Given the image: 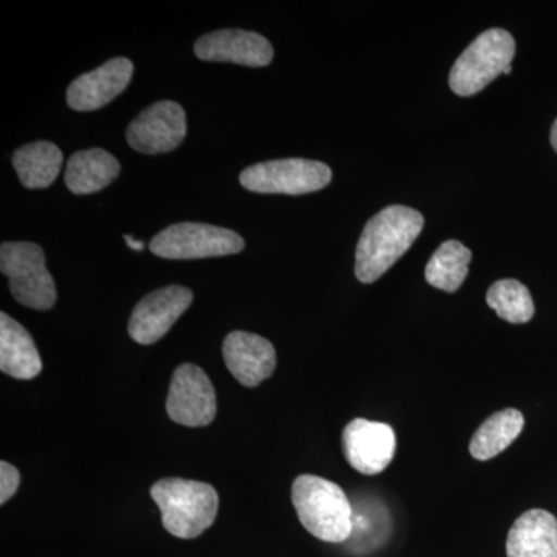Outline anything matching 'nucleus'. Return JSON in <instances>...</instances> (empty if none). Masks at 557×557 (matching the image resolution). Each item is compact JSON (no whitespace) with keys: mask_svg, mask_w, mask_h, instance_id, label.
<instances>
[{"mask_svg":"<svg viewBox=\"0 0 557 557\" xmlns=\"http://www.w3.org/2000/svg\"><path fill=\"white\" fill-rule=\"evenodd\" d=\"M397 438L392 426L357 418L343 431V450L350 467L366 475H376L392 463Z\"/></svg>","mask_w":557,"mask_h":557,"instance_id":"obj_11","label":"nucleus"},{"mask_svg":"<svg viewBox=\"0 0 557 557\" xmlns=\"http://www.w3.org/2000/svg\"><path fill=\"white\" fill-rule=\"evenodd\" d=\"M508 557H557V519L545 509L523 512L509 530Z\"/></svg>","mask_w":557,"mask_h":557,"instance_id":"obj_15","label":"nucleus"},{"mask_svg":"<svg viewBox=\"0 0 557 557\" xmlns=\"http://www.w3.org/2000/svg\"><path fill=\"white\" fill-rule=\"evenodd\" d=\"M525 418L518 409H505L487 418L469 443V453L478 460H490L504 453L519 437Z\"/></svg>","mask_w":557,"mask_h":557,"instance_id":"obj_19","label":"nucleus"},{"mask_svg":"<svg viewBox=\"0 0 557 557\" xmlns=\"http://www.w3.org/2000/svg\"><path fill=\"white\" fill-rule=\"evenodd\" d=\"M0 370L16 380L36 379L42 370L30 333L7 313H0Z\"/></svg>","mask_w":557,"mask_h":557,"instance_id":"obj_16","label":"nucleus"},{"mask_svg":"<svg viewBox=\"0 0 557 557\" xmlns=\"http://www.w3.org/2000/svg\"><path fill=\"white\" fill-rule=\"evenodd\" d=\"M21 485V474L13 465L0 463V504L5 505Z\"/></svg>","mask_w":557,"mask_h":557,"instance_id":"obj_22","label":"nucleus"},{"mask_svg":"<svg viewBox=\"0 0 557 557\" xmlns=\"http://www.w3.org/2000/svg\"><path fill=\"white\" fill-rule=\"evenodd\" d=\"M166 412L186 428H203L218 413V398L207 373L196 364H182L172 375Z\"/></svg>","mask_w":557,"mask_h":557,"instance_id":"obj_8","label":"nucleus"},{"mask_svg":"<svg viewBox=\"0 0 557 557\" xmlns=\"http://www.w3.org/2000/svg\"><path fill=\"white\" fill-rule=\"evenodd\" d=\"M64 157L50 141H35L22 146L13 156V166L22 185L28 189L49 188L60 175Z\"/></svg>","mask_w":557,"mask_h":557,"instance_id":"obj_18","label":"nucleus"},{"mask_svg":"<svg viewBox=\"0 0 557 557\" xmlns=\"http://www.w3.org/2000/svg\"><path fill=\"white\" fill-rule=\"evenodd\" d=\"M292 500L302 527L319 541L341 544L354 534V507L335 482L299 475L293 482Z\"/></svg>","mask_w":557,"mask_h":557,"instance_id":"obj_2","label":"nucleus"},{"mask_svg":"<svg viewBox=\"0 0 557 557\" xmlns=\"http://www.w3.org/2000/svg\"><path fill=\"white\" fill-rule=\"evenodd\" d=\"M471 249L461 242L448 240L440 245L426 265V281L432 287L456 293L468 276Z\"/></svg>","mask_w":557,"mask_h":557,"instance_id":"obj_20","label":"nucleus"},{"mask_svg":"<svg viewBox=\"0 0 557 557\" xmlns=\"http://www.w3.org/2000/svg\"><path fill=\"white\" fill-rule=\"evenodd\" d=\"M223 358L226 368L242 386L256 387L270 379L276 369V350L269 339L255 333H230L223 341Z\"/></svg>","mask_w":557,"mask_h":557,"instance_id":"obj_14","label":"nucleus"},{"mask_svg":"<svg viewBox=\"0 0 557 557\" xmlns=\"http://www.w3.org/2000/svg\"><path fill=\"white\" fill-rule=\"evenodd\" d=\"M124 240H126L127 247L135 249V251H141V249H145V244H143L141 240L134 239L129 234L124 236Z\"/></svg>","mask_w":557,"mask_h":557,"instance_id":"obj_23","label":"nucleus"},{"mask_svg":"<svg viewBox=\"0 0 557 557\" xmlns=\"http://www.w3.org/2000/svg\"><path fill=\"white\" fill-rule=\"evenodd\" d=\"M0 270L9 277L11 295L22 306L46 311L57 302V285L39 245L5 242L0 247Z\"/></svg>","mask_w":557,"mask_h":557,"instance_id":"obj_5","label":"nucleus"},{"mask_svg":"<svg viewBox=\"0 0 557 557\" xmlns=\"http://www.w3.org/2000/svg\"><path fill=\"white\" fill-rule=\"evenodd\" d=\"M193 300V292L182 285H170V287L149 293L146 298L139 300L137 307L132 311L131 338L143 346L156 344L189 309Z\"/></svg>","mask_w":557,"mask_h":557,"instance_id":"obj_9","label":"nucleus"},{"mask_svg":"<svg viewBox=\"0 0 557 557\" xmlns=\"http://www.w3.org/2000/svg\"><path fill=\"white\" fill-rule=\"evenodd\" d=\"M194 51L201 61L233 62L245 67H265L274 57L269 39L245 30L208 33L197 40Z\"/></svg>","mask_w":557,"mask_h":557,"instance_id":"obj_12","label":"nucleus"},{"mask_svg":"<svg viewBox=\"0 0 557 557\" xmlns=\"http://www.w3.org/2000/svg\"><path fill=\"white\" fill-rule=\"evenodd\" d=\"M244 248L245 240L234 231L194 222L168 226L150 242L153 255L172 260L222 258Z\"/></svg>","mask_w":557,"mask_h":557,"instance_id":"obj_6","label":"nucleus"},{"mask_svg":"<svg viewBox=\"0 0 557 557\" xmlns=\"http://www.w3.org/2000/svg\"><path fill=\"white\" fill-rule=\"evenodd\" d=\"M134 64L127 58H113L73 81L67 89L70 108L78 112H91L108 106L129 86Z\"/></svg>","mask_w":557,"mask_h":557,"instance_id":"obj_13","label":"nucleus"},{"mask_svg":"<svg viewBox=\"0 0 557 557\" xmlns=\"http://www.w3.org/2000/svg\"><path fill=\"white\" fill-rule=\"evenodd\" d=\"M120 171L119 160L108 150H81L70 157L64 182L76 196H87L109 186L119 177Z\"/></svg>","mask_w":557,"mask_h":557,"instance_id":"obj_17","label":"nucleus"},{"mask_svg":"<svg viewBox=\"0 0 557 557\" xmlns=\"http://www.w3.org/2000/svg\"><path fill=\"white\" fill-rule=\"evenodd\" d=\"M186 113L174 101H160L132 121L126 138L131 148L148 156L171 152L186 137Z\"/></svg>","mask_w":557,"mask_h":557,"instance_id":"obj_10","label":"nucleus"},{"mask_svg":"<svg viewBox=\"0 0 557 557\" xmlns=\"http://www.w3.org/2000/svg\"><path fill=\"white\" fill-rule=\"evenodd\" d=\"M332 170L322 161L285 159L263 161L240 174V185L251 193L302 196L324 189Z\"/></svg>","mask_w":557,"mask_h":557,"instance_id":"obj_7","label":"nucleus"},{"mask_svg":"<svg viewBox=\"0 0 557 557\" xmlns=\"http://www.w3.org/2000/svg\"><path fill=\"white\" fill-rule=\"evenodd\" d=\"M516 40L504 28L483 32L460 54L449 73V86L458 97H472L490 86L502 73L512 69Z\"/></svg>","mask_w":557,"mask_h":557,"instance_id":"obj_4","label":"nucleus"},{"mask_svg":"<svg viewBox=\"0 0 557 557\" xmlns=\"http://www.w3.org/2000/svg\"><path fill=\"white\" fill-rule=\"evenodd\" d=\"M486 302L496 311L498 318L511 324H525L534 317V302L530 289L516 278H502L491 285Z\"/></svg>","mask_w":557,"mask_h":557,"instance_id":"obj_21","label":"nucleus"},{"mask_svg":"<svg viewBox=\"0 0 557 557\" xmlns=\"http://www.w3.org/2000/svg\"><path fill=\"white\" fill-rule=\"evenodd\" d=\"M168 533L196 539L218 519L219 494L209 483L177 478L161 479L150 487Z\"/></svg>","mask_w":557,"mask_h":557,"instance_id":"obj_3","label":"nucleus"},{"mask_svg":"<svg viewBox=\"0 0 557 557\" xmlns=\"http://www.w3.org/2000/svg\"><path fill=\"white\" fill-rule=\"evenodd\" d=\"M424 226L417 209L392 205L373 215L357 247L355 274L362 284H373L412 247Z\"/></svg>","mask_w":557,"mask_h":557,"instance_id":"obj_1","label":"nucleus"},{"mask_svg":"<svg viewBox=\"0 0 557 557\" xmlns=\"http://www.w3.org/2000/svg\"><path fill=\"white\" fill-rule=\"evenodd\" d=\"M552 146H553V149L556 150L557 152V119L555 121V123H553V127H552Z\"/></svg>","mask_w":557,"mask_h":557,"instance_id":"obj_24","label":"nucleus"}]
</instances>
